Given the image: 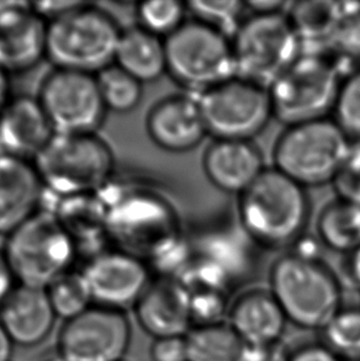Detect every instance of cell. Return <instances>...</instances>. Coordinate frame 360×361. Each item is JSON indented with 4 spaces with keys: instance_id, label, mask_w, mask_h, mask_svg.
I'll list each match as a JSON object with an SVG mask.
<instances>
[{
    "instance_id": "cell-8",
    "label": "cell",
    "mask_w": 360,
    "mask_h": 361,
    "mask_svg": "<svg viewBox=\"0 0 360 361\" xmlns=\"http://www.w3.org/2000/svg\"><path fill=\"white\" fill-rule=\"evenodd\" d=\"M167 73L183 88L203 94L237 77L232 39L188 20L166 39Z\"/></svg>"
},
{
    "instance_id": "cell-16",
    "label": "cell",
    "mask_w": 360,
    "mask_h": 361,
    "mask_svg": "<svg viewBox=\"0 0 360 361\" xmlns=\"http://www.w3.org/2000/svg\"><path fill=\"white\" fill-rule=\"evenodd\" d=\"M47 26L49 23L26 1L1 15L0 67L9 75L35 68L46 59Z\"/></svg>"
},
{
    "instance_id": "cell-41",
    "label": "cell",
    "mask_w": 360,
    "mask_h": 361,
    "mask_svg": "<svg viewBox=\"0 0 360 361\" xmlns=\"http://www.w3.org/2000/svg\"><path fill=\"white\" fill-rule=\"evenodd\" d=\"M18 281L15 279L14 273L10 268L4 252L0 250V306L9 298L10 293L14 291Z\"/></svg>"
},
{
    "instance_id": "cell-4",
    "label": "cell",
    "mask_w": 360,
    "mask_h": 361,
    "mask_svg": "<svg viewBox=\"0 0 360 361\" xmlns=\"http://www.w3.org/2000/svg\"><path fill=\"white\" fill-rule=\"evenodd\" d=\"M352 145L331 118L287 126L272 148L274 168L306 189L332 184Z\"/></svg>"
},
{
    "instance_id": "cell-34",
    "label": "cell",
    "mask_w": 360,
    "mask_h": 361,
    "mask_svg": "<svg viewBox=\"0 0 360 361\" xmlns=\"http://www.w3.org/2000/svg\"><path fill=\"white\" fill-rule=\"evenodd\" d=\"M190 295V310L194 327L224 323L229 316V293L208 288H186Z\"/></svg>"
},
{
    "instance_id": "cell-32",
    "label": "cell",
    "mask_w": 360,
    "mask_h": 361,
    "mask_svg": "<svg viewBox=\"0 0 360 361\" xmlns=\"http://www.w3.org/2000/svg\"><path fill=\"white\" fill-rule=\"evenodd\" d=\"M332 114L352 141H360V68L343 79Z\"/></svg>"
},
{
    "instance_id": "cell-3",
    "label": "cell",
    "mask_w": 360,
    "mask_h": 361,
    "mask_svg": "<svg viewBox=\"0 0 360 361\" xmlns=\"http://www.w3.org/2000/svg\"><path fill=\"white\" fill-rule=\"evenodd\" d=\"M121 34L107 10L82 3L49 21L46 59L54 68L97 75L115 62Z\"/></svg>"
},
{
    "instance_id": "cell-43",
    "label": "cell",
    "mask_w": 360,
    "mask_h": 361,
    "mask_svg": "<svg viewBox=\"0 0 360 361\" xmlns=\"http://www.w3.org/2000/svg\"><path fill=\"white\" fill-rule=\"evenodd\" d=\"M15 344L0 321V361H11Z\"/></svg>"
},
{
    "instance_id": "cell-5",
    "label": "cell",
    "mask_w": 360,
    "mask_h": 361,
    "mask_svg": "<svg viewBox=\"0 0 360 361\" xmlns=\"http://www.w3.org/2000/svg\"><path fill=\"white\" fill-rule=\"evenodd\" d=\"M1 250L19 285L44 290L73 270L78 257L73 237L47 210H40L11 232Z\"/></svg>"
},
{
    "instance_id": "cell-33",
    "label": "cell",
    "mask_w": 360,
    "mask_h": 361,
    "mask_svg": "<svg viewBox=\"0 0 360 361\" xmlns=\"http://www.w3.org/2000/svg\"><path fill=\"white\" fill-rule=\"evenodd\" d=\"M331 51L346 59H360V1H340Z\"/></svg>"
},
{
    "instance_id": "cell-11",
    "label": "cell",
    "mask_w": 360,
    "mask_h": 361,
    "mask_svg": "<svg viewBox=\"0 0 360 361\" xmlns=\"http://www.w3.org/2000/svg\"><path fill=\"white\" fill-rule=\"evenodd\" d=\"M127 197L112 207L105 205L107 235L121 244V250L142 259L147 255L151 260L181 240L166 200L150 191L133 192Z\"/></svg>"
},
{
    "instance_id": "cell-40",
    "label": "cell",
    "mask_w": 360,
    "mask_h": 361,
    "mask_svg": "<svg viewBox=\"0 0 360 361\" xmlns=\"http://www.w3.org/2000/svg\"><path fill=\"white\" fill-rule=\"evenodd\" d=\"M246 9L252 15L287 14L292 3L280 0H252L244 1Z\"/></svg>"
},
{
    "instance_id": "cell-26",
    "label": "cell",
    "mask_w": 360,
    "mask_h": 361,
    "mask_svg": "<svg viewBox=\"0 0 360 361\" xmlns=\"http://www.w3.org/2000/svg\"><path fill=\"white\" fill-rule=\"evenodd\" d=\"M185 341L188 361H246L247 344L229 323L193 327Z\"/></svg>"
},
{
    "instance_id": "cell-2",
    "label": "cell",
    "mask_w": 360,
    "mask_h": 361,
    "mask_svg": "<svg viewBox=\"0 0 360 361\" xmlns=\"http://www.w3.org/2000/svg\"><path fill=\"white\" fill-rule=\"evenodd\" d=\"M269 291L287 322L304 331H323L343 308L336 274L318 258L289 252L272 263Z\"/></svg>"
},
{
    "instance_id": "cell-15",
    "label": "cell",
    "mask_w": 360,
    "mask_h": 361,
    "mask_svg": "<svg viewBox=\"0 0 360 361\" xmlns=\"http://www.w3.org/2000/svg\"><path fill=\"white\" fill-rule=\"evenodd\" d=\"M146 128L156 146L172 153L195 149L209 135L199 99L189 94H176L160 100L147 115Z\"/></svg>"
},
{
    "instance_id": "cell-44",
    "label": "cell",
    "mask_w": 360,
    "mask_h": 361,
    "mask_svg": "<svg viewBox=\"0 0 360 361\" xmlns=\"http://www.w3.org/2000/svg\"><path fill=\"white\" fill-rule=\"evenodd\" d=\"M10 99H11V94H10L9 74L0 67V110L4 108Z\"/></svg>"
},
{
    "instance_id": "cell-31",
    "label": "cell",
    "mask_w": 360,
    "mask_h": 361,
    "mask_svg": "<svg viewBox=\"0 0 360 361\" xmlns=\"http://www.w3.org/2000/svg\"><path fill=\"white\" fill-rule=\"evenodd\" d=\"M188 13L193 19L208 25L212 29L234 37L236 31L244 23V14L247 11L246 5L237 0H221V1H188Z\"/></svg>"
},
{
    "instance_id": "cell-13",
    "label": "cell",
    "mask_w": 360,
    "mask_h": 361,
    "mask_svg": "<svg viewBox=\"0 0 360 361\" xmlns=\"http://www.w3.org/2000/svg\"><path fill=\"white\" fill-rule=\"evenodd\" d=\"M131 341L126 312L92 306L64 323L57 353L66 361H124Z\"/></svg>"
},
{
    "instance_id": "cell-20",
    "label": "cell",
    "mask_w": 360,
    "mask_h": 361,
    "mask_svg": "<svg viewBox=\"0 0 360 361\" xmlns=\"http://www.w3.org/2000/svg\"><path fill=\"white\" fill-rule=\"evenodd\" d=\"M203 169L215 188L239 196L263 174L267 166L253 141L214 140L205 149Z\"/></svg>"
},
{
    "instance_id": "cell-35",
    "label": "cell",
    "mask_w": 360,
    "mask_h": 361,
    "mask_svg": "<svg viewBox=\"0 0 360 361\" xmlns=\"http://www.w3.org/2000/svg\"><path fill=\"white\" fill-rule=\"evenodd\" d=\"M332 185L338 199L360 205V141L353 142L351 151Z\"/></svg>"
},
{
    "instance_id": "cell-37",
    "label": "cell",
    "mask_w": 360,
    "mask_h": 361,
    "mask_svg": "<svg viewBox=\"0 0 360 361\" xmlns=\"http://www.w3.org/2000/svg\"><path fill=\"white\" fill-rule=\"evenodd\" d=\"M292 352L282 341L263 345H247L246 361H289Z\"/></svg>"
},
{
    "instance_id": "cell-7",
    "label": "cell",
    "mask_w": 360,
    "mask_h": 361,
    "mask_svg": "<svg viewBox=\"0 0 360 361\" xmlns=\"http://www.w3.org/2000/svg\"><path fill=\"white\" fill-rule=\"evenodd\" d=\"M343 79L326 54H302L269 85L274 118L292 126L330 118Z\"/></svg>"
},
{
    "instance_id": "cell-18",
    "label": "cell",
    "mask_w": 360,
    "mask_h": 361,
    "mask_svg": "<svg viewBox=\"0 0 360 361\" xmlns=\"http://www.w3.org/2000/svg\"><path fill=\"white\" fill-rule=\"evenodd\" d=\"M54 135L39 98L11 97L0 110V141L8 156L34 161Z\"/></svg>"
},
{
    "instance_id": "cell-46",
    "label": "cell",
    "mask_w": 360,
    "mask_h": 361,
    "mask_svg": "<svg viewBox=\"0 0 360 361\" xmlns=\"http://www.w3.org/2000/svg\"><path fill=\"white\" fill-rule=\"evenodd\" d=\"M5 156L4 148H3V145H1V141H0V157Z\"/></svg>"
},
{
    "instance_id": "cell-17",
    "label": "cell",
    "mask_w": 360,
    "mask_h": 361,
    "mask_svg": "<svg viewBox=\"0 0 360 361\" xmlns=\"http://www.w3.org/2000/svg\"><path fill=\"white\" fill-rule=\"evenodd\" d=\"M133 312L140 327L153 339L185 337L194 327L189 291L178 280H153Z\"/></svg>"
},
{
    "instance_id": "cell-39",
    "label": "cell",
    "mask_w": 360,
    "mask_h": 361,
    "mask_svg": "<svg viewBox=\"0 0 360 361\" xmlns=\"http://www.w3.org/2000/svg\"><path fill=\"white\" fill-rule=\"evenodd\" d=\"M80 4H82L80 1H39V3H31V8L42 19L49 23L52 20L64 16L71 10L76 9Z\"/></svg>"
},
{
    "instance_id": "cell-36",
    "label": "cell",
    "mask_w": 360,
    "mask_h": 361,
    "mask_svg": "<svg viewBox=\"0 0 360 361\" xmlns=\"http://www.w3.org/2000/svg\"><path fill=\"white\" fill-rule=\"evenodd\" d=\"M150 355L152 361H188L185 337L155 339Z\"/></svg>"
},
{
    "instance_id": "cell-12",
    "label": "cell",
    "mask_w": 360,
    "mask_h": 361,
    "mask_svg": "<svg viewBox=\"0 0 360 361\" xmlns=\"http://www.w3.org/2000/svg\"><path fill=\"white\" fill-rule=\"evenodd\" d=\"M37 98L56 133H97L105 120L107 110L92 74L54 68Z\"/></svg>"
},
{
    "instance_id": "cell-45",
    "label": "cell",
    "mask_w": 360,
    "mask_h": 361,
    "mask_svg": "<svg viewBox=\"0 0 360 361\" xmlns=\"http://www.w3.org/2000/svg\"><path fill=\"white\" fill-rule=\"evenodd\" d=\"M41 361H66L64 360V357H61L59 355V353L56 352L54 354H52V355H49V357H44V359H42Z\"/></svg>"
},
{
    "instance_id": "cell-21",
    "label": "cell",
    "mask_w": 360,
    "mask_h": 361,
    "mask_svg": "<svg viewBox=\"0 0 360 361\" xmlns=\"http://www.w3.org/2000/svg\"><path fill=\"white\" fill-rule=\"evenodd\" d=\"M57 314L44 288L19 285L0 306V321L15 347L32 348L54 331Z\"/></svg>"
},
{
    "instance_id": "cell-27",
    "label": "cell",
    "mask_w": 360,
    "mask_h": 361,
    "mask_svg": "<svg viewBox=\"0 0 360 361\" xmlns=\"http://www.w3.org/2000/svg\"><path fill=\"white\" fill-rule=\"evenodd\" d=\"M107 111L131 113L140 105L143 84L114 63L95 75Z\"/></svg>"
},
{
    "instance_id": "cell-25",
    "label": "cell",
    "mask_w": 360,
    "mask_h": 361,
    "mask_svg": "<svg viewBox=\"0 0 360 361\" xmlns=\"http://www.w3.org/2000/svg\"><path fill=\"white\" fill-rule=\"evenodd\" d=\"M316 228L322 247L349 255L360 247V205L337 197L322 209Z\"/></svg>"
},
{
    "instance_id": "cell-22",
    "label": "cell",
    "mask_w": 360,
    "mask_h": 361,
    "mask_svg": "<svg viewBox=\"0 0 360 361\" xmlns=\"http://www.w3.org/2000/svg\"><path fill=\"white\" fill-rule=\"evenodd\" d=\"M287 323L269 290L246 291L229 308V324L248 347L282 341Z\"/></svg>"
},
{
    "instance_id": "cell-10",
    "label": "cell",
    "mask_w": 360,
    "mask_h": 361,
    "mask_svg": "<svg viewBox=\"0 0 360 361\" xmlns=\"http://www.w3.org/2000/svg\"><path fill=\"white\" fill-rule=\"evenodd\" d=\"M205 126L214 140L253 141L274 118L268 88L234 77L200 94Z\"/></svg>"
},
{
    "instance_id": "cell-9",
    "label": "cell",
    "mask_w": 360,
    "mask_h": 361,
    "mask_svg": "<svg viewBox=\"0 0 360 361\" xmlns=\"http://www.w3.org/2000/svg\"><path fill=\"white\" fill-rule=\"evenodd\" d=\"M237 77L265 88L302 54L287 14L252 15L232 37Z\"/></svg>"
},
{
    "instance_id": "cell-28",
    "label": "cell",
    "mask_w": 360,
    "mask_h": 361,
    "mask_svg": "<svg viewBox=\"0 0 360 361\" xmlns=\"http://www.w3.org/2000/svg\"><path fill=\"white\" fill-rule=\"evenodd\" d=\"M47 293L57 317L64 322L94 306L88 283L80 270L64 274L47 288Z\"/></svg>"
},
{
    "instance_id": "cell-38",
    "label": "cell",
    "mask_w": 360,
    "mask_h": 361,
    "mask_svg": "<svg viewBox=\"0 0 360 361\" xmlns=\"http://www.w3.org/2000/svg\"><path fill=\"white\" fill-rule=\"evenodd\" d=\"M289 361H346L332 352L325 343H308L294 349Z\"/></svg>"
},
{
    "instance_id": "cell-24",
    "label": "cell",
    "mask_w": 360,
    "mask_h": 361,
    "mask_svg": "<svg viewBox=\"0 0 360 361\" xmlns=\"http://www.w3.org/2000/svg\"><path fill=\"white\" fill-rule=\"evenodd\" d=\"M287 15L301 44L302 54L331 51L340 15V1H292Z\"/></svg>"
},
{
    "instance_id": "cell-6",
    "label": "cell",
    "mask_w": 360,
    "mask_h": 361,
    "mask_svg": "<svg viewBox=\"0 0 360 361\" xmlns=\"http://www.w3.org/2000/svg\"><path fill=\"white\" fill-rule=\"evenodd\" d=\"M32 163L44 189L56 196L95 194L115 168L112 148L97 133H56Z\"/></svg>"
},
{
    "instance_id": "cell-42",
    "label": "cell",
    "mask_w": 360,
    "mask_h": 361,
    "mask_svg": "<svg viewBox=\"0 0 360 361\" xmlns=\"http://www.w3.org/2000/svg\"><path fill=\"white\" fill-rule=\"evenodd\" d=\"M347 273L352 280V283L356 285L360 290V247L347 255Z\"/></svg>"
},
{
    "instance_id": "cell-30",
    "label": "cell",
    "mask_w": 360,
    "mask_h": 361,
    "mask_svg": "<svg viewBox=\"0 0 360 361\" xmlns=\"http://www.w3.org/2000/svg\"><path fill=\"white\" fill-rule=\"evenodd\" d=\"M322 333V343L343 360H360V307L342 308Z\"/></svg>"
},
{
    "instance_id": "cell-23",
    "label": "cell",
    "mask_w": 360,
    "mask_h": 361,
    "mask_svg": "<svg viewBox=\"0 0 360 361\" xmlns=\"http://www.w3.org/2000/svg\"><path fill=\"white\" fill-rule=\"evenodd\" d=\"M114 63L142 84L156 82L167 73L166 39L138 25L124 29Z\"/></svg>"
},
{
    "instance_id": "cell-29",
    "label": "cell",
    "mask_w": 360,
    "mask_h": 361,
    "mask_svg": "<svg viewBox=\"0 0 360 361\" xmlns=\"http://www.w3.org/2000/svg\"><path fill=\"white\" fill-rule=\"evenodd\" d=\"M186 13V3L178 0L141 3L135 10L138 26L163 39H168L188 21Z\"/></svg>"
},
{
    "instance_id": "cell-14",
    "label": "cell",
    "mask_w": 360,
    "mask_h": 361,
    "mask_svg": "<svg viewBox=\"0 0 360 361\" xmlns=\"http://www.w3.org/2000/svg\"><path fill=\"white\" fill-rule=\"evenodd\" d=\"M80 271L92 305L121 312L133 310L155 280L145 259L117 248L88 259Z\"/></svg>"
},
{
    "instance_id": "cell-1",
    "label": "cell",
    "mask_w": 360,
    "mask_h": 361,
    "mask_svg": "<svg viewBox=\"0 0 360 361\" xmlns=\"http://www.w3.org/2000/svg\"><path fill=\"white\" fill-rule=\"evenodd\" d=\"M237 211L242 230L253 243L292 249L305 235L311 204L306 188L272 166L239 194Z\"/></svg>"
},
{
    "instance_id": "cell-19",
    "label": "cell",
    "mask_w": 360,
    "mask_h": 361,
    "mask_svg": "<svg viewBox=\"0 0 360 361\" xmlns=\"http://www.w3.org/2000/svg\"><path fill=\"white\" fill-rule=\"evenodd\" d=\"M44 194V183L32 161L0 157V235L8 237L36 215Z\"/></svg>"
}]
</instances>
